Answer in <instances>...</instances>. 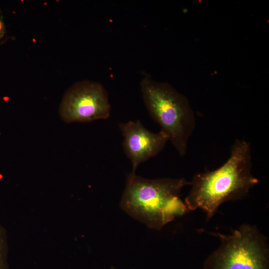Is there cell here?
Wrapping results in <instances>:
<instances>
[{
	"mask_svg": "<svg viewBox=\"0 0 269 269\" xmlns=\"http://www.w3.org/2000/svg\"><path fill=\"white\" fill-rule=\"evenodd\" d=\"M252 168L250 143L236 139L224 164L214 170L194 175L185 199L188 210L201 209L209 220L224 203L243 199L259 182Z\"/></svg>",
	"mask_w": 269,
	"mask_h": 269,
	"instance_id": "obj_1",
	"label": "cell"
},
{
	"mask_svg": "<svg viewBox=\"0 0 269 269\" xmlns=\"http://www.w3.org/2000/svg\"><path fill=\"white\" fill-rule=\"evenodd\" d=\"M111 110L108 94L103 85L84 80L77 82L66 92L60 114L66 123L89 122L107 119Z\"/></svg>",
	"mask_w": 269,
	"mask_h": 269,
	"instance_id": "obj_5",
	"label": "cell"
},
{
	"mask_svg": "<svg viewBox=\"0 0 269 269\" xmlns=\"http://www.w3.org/2000/svg\"><path fill=\"white\" fill-rule=\"evenodd\" d=\"M119 128L124 137V151L132 164V173H135L140 164L162 151L169 140L163 132H151L139 120L121 123Z\"/></svg>",
	"mask_w": 269,
	"mask_h": 269,
	"instance_id": "obj_6",
	"label": "cell"
},
{
	"mask_svg": "<svg viewBox=\"0 0 269 269\" xmlns=\"http://www.w3.org/2000/svg\"><path fill=\"white\" fill-rule=\"evenodd\" d=\"M5 33V28L3 21L0 17V40L4 36Z\"/></svg>",
	"mask_w": 269,
	"mask_h": 269,
	"instance_id": "obj_8",
	"label": "cell"
},
{
	"mask_svg": "<svg viewBox=\"0 0 269 269\" xmlns=\"http://www.w3.org/2000/svg\"><path fill=\"white\" fill-rule=\"evenodd\" d=\"M140 89L150 116L178 154L184 156L196 127L195 116L187 98L169 83L157 82L147 76L142 79Z\"/></svg>",
	"mask_w": 269,
	"mask_h": 269,
	"instance_id": "obj_3",
	"label": "cell"
},
{
	"mask_svg": "<svg viewBox=\"0 0 269 269\" xmlns=\"http://www.w3.org/2000/svg\"><path fill=\"white\" fill-rule=\"evenodd\" d=\"M221 244L203 269H269L268 239L255 226L243 224L231 234L211 233Z\"/></svg>",
	"mask_w": 269,
	"mask_h": 269,
	"instance_id": "obj_4",
	"label": "cell"
},
{
	"mask_svg": "<svg viewBox=\"0 0 269 269\" xmlns=\"http://www.w3.org/2000/svg\"><path fill=\"white\" fill-rule=\"evenodd\" d=\"M190 184L183 178L150 179L131 173L120 206L135 220L159 230L189 211L180 195L183 188Z\"/></svg>",
	"mask_w": 269,
	"mask_h": 269,
	"instance_id": "obj_2",
	"label": "cell"
},
{
	"mask_svg": "<svg viewBox=\"0 0 269 269\" xmlns=\"http://www.w3.org/2000/svg\"><path fill=\"white\" fill-rule=\"evenodd\" d=\"M8 245L6 232L0 224V269H8Z\"/></svg>",
	"mask_w": 269,
	"mask_h": 269,
	"instance_id": "obj_7",
	"label": "cell"
}]
</instances>
